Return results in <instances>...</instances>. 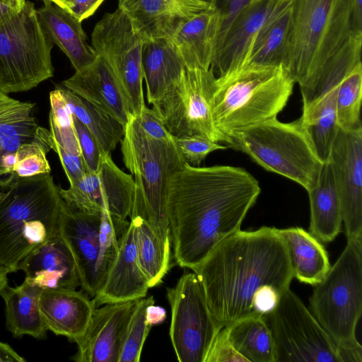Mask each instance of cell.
<instances>
[{
	"instance_id": "obj_46",
	"label": "cell",
	"mask_w": 362,
	"mask_h": 362,
	"mask_svg": "<svg viewBox=\"0 0 362 362\" xmlns=\"http://www.w3.org/2000/svg\"><path fill=\"white\" fill-rule=\"evenodd\" d=\"M250 1V0H211L210 6L216 9L221 15L220 29L225 27L230 21L237 11Z\"/></svg>"
},
{
	"instance_id": "obj_6",
	"label": "cell",
	"mask_w": 362,
	"mask_h": 362,
	"mask_svg": "<svg viewBox=\"0 0 362 362\" xmlns=\"http://www.w3.org/2000/svg\"><path fill=\"white\" fill-rule=\"evenodd\" d=\"M123 162L134 177L131 216L144 218L154 233L171 241L167 214L168 185L171 176L187 163L173 141L148 136L132 116L121 140Z\"/></svg>"
},
{
	"instance_id": "obj_4",
	"label": "cell",
	"mask_w": 362,
	"mask_h": 362,
	"mask_svg": "<svg viewBox=\"0 0 362 362\" xmlns=\"http://www.w3.org/2000/svg\"><path fill=\"white\" fill-rule=\"evenodd\" d=\"M285 69L307 93L353 33L349 0H288Z\"/></svg>"
},
{
	"instance_id": "obj_49",
	"label": "cell",
	"mask_w": 362,
	"mask_h": 362,
	"mask_svg": "<svg viewBox=\"0 0 362 362\" xmlns=\"http://www.w3.org/2000/svg\"><path fill=\"white\" fill-rule=\"evenodd\" d=\"M25 0H0V23L18 13Z\"/></svg>"
},
{
	"instance_id": "obj_16",
	"label": "cell",
	"mask_w": 362,
	"mask_h": 362,
	"mask_svg": "<svg viewBox=\"0 0 362 362\" xmlns=\"http://www.w3.org/2000/svg\"><path fill=\"white\" fill-rule=\"evenodd\" d=\"M328 161L341 201L346 238L362 237V129L339 128Z\"/></svg>"
},
{
	"instance_id": "obj_27",
	"label": "cell",
	"mask_w": 362,
	"mask_h": 362,
	"mask_svg": "<svg viewBox=\"0 0 362 362\" xmlns=\"http://www.w3.org/2000/svg\"><path fill=\"white\" fill-rule=\"evenodd\" d=\"M148 104L159 100L179 78L185 65L170 39L144 41L141 54Z\"/></svg>"
},
{
	"instance_id": "obj_57",
	"label": "cell",
	"mask_w": 362,
	"mask_h": 362,
	"mask_svg": "<svg viewBox=\"0 0 362 362\" xmlns=\"http://www.w3.org/2000/svg\"><path fill=\"white\" fill-rule=\"evenodd\" d=\"M204 1H209V2H210V1H211V0H204Z\"/></svg>"
},
{
	"instance_id": "obj_41",
	"label": "cell",
	"mask_w": 362,
	"mask_h": 362,
	"mask_svg": "<svg viewBox=\"0 0 362 362\" xmlns=\"http://www.w3.org/2000/svg\"><path fill=\"white\" fill-rule=\"evenodd\" d=\"M36 135L58 155L69 184L78 181L88 172L82 156L74 154L65 150L48 129L38 127Z\"/></svg>"
},
{
	"instance_id": "obj_2",
	"label": "cell",
	"mask_w": 362,
	"mask_h": 362,
	"mask_svg": "<svg viewBox=\"0 0 362 362\" xmlns=\"http://www.w3.org/2000/svg\"><path fill=\"white\" fill-rule=\"evenodd\" d=\"M261 188L245 169L187 163L170 177L167 214L174 258L194 269L223 238L240 229Z\"/></svg>"
},
{
	"instance_id": "obj_10",
	"label": "cell",
	"mask_w": 362,
	"mask_h": 362,
	"mask_svg": "<svg viewBox=\"0 0 362 362\" xmlns=\"http://www.w3.org/2000/svg\"><path fill=\"white\" fill-rule=\"evenodd\" d=\"M53 42L44 30L33 2L0 23V90H29L54 74Z\"/></svg>"
},
{
	"instance_id": "obj_37",
	"label": "cell",
	"mask_w": 362,
	"mask_h": 362,
	"mask_svg": "<svg viewBox=\"0 0 362 362\" xmlns=\"http://www.w3.org/2000/svg\"><path fill=\"white\" fill-rule=\"evenodd\" d=\"M34 103L0 119V154L16 152L33 141L39 127L33 115Z\"/></svg>"
},
{
	"instance_id": "obj_45",
	"label": "cell",
	"mask_w": 362,
	"mask_h": 362,
	"mask_svg": "<svg viewBox=\"0 0 362 362\" xmlns=\"http://www.w3.org/2000/svg\"><path fill=\"white\" fill-rule=\"evenodd\" d=\"M135 117L148 136L161 141H173V136L168 131L153 107L151 109L146 105L141 114Z\"/></svg>"
},
{
	"instance_id": "obj_40",
	"label": "cell",
	"mask_w": 362,
	"mask_h": 362,
	"mask_svg": "<svg viewBox=\"0 0 362 362\" xmlns=\"http://www.w3.org/2000/svg\"><path fill=\"white\" fill-rule=\"evenodd\" d=\"M50 148L36 134L35 139L21 145L16 151L14 172L19 177L50 173L47 154Z\"/></svg>"
},
{
	"instance_id": "obj_20",
	"label": "cell",
	"mask_w": 362,
	"mask_h": 362,
	"mask_svg": "<svg viewBox=\"0 0 362 362\" xmlns=\"http://www.w3.org/2000/svg\"><path fill=\"white\" fill-rule=\"evenodd\" d=\"M148 288V281L137 258L135 219L130 217L129 226L120 240L117 256L93 300L96 307L136 300L145 298Z\"/></svg>"
},
{
	"instance_id": "obj_56",
	"label": "cell",
	"mask_w": 362,
	"mask_h": 362,
	"mask_svg": "<svg viewBox=\"0 0 362 362\" xmlns=\"http://www.w3.org/2000/svg\"><path fill=\"white\" fill-rule=\"evenodd\" d=\"M3 192H0V197L2 196Z\"/></svg>"
},
{
	"instance_id": "obj_5",
	"label": "cell",
	"mask_w": 362,
	"mask_h": 362,
	"mask_svg": "<svg viewBox=\"0 0 362 362\" xmlns=\"http://www.w3.org/2000/svg\"><path fill=\"white\" fill-rule=\"evenodd\" d=\"M295 83L283 66L244 64L217 77L211 109L223 143L238 130L277 117Z\"/></svg>"
},
{
	"instance_id": "obj_50",
	"label": "cell",
	"mask_w": 362,
	"mask_h": 362,
	"mask_svg": "<svg viewBox=\"0 0 362 362\" xmlns=\"http://www.w3.org/2000/svg\"><path fill=\"white\" fill-rule=\"evenodd\" d=\"M340 362H362V347L361 344L354 346H337Z\"/></svg>"
},
{
	"instance_id": "obj_9",
	"label": "cell",
	"mask_w": 362,
	"mask_h": 362,
	"mask_svg": "<svg viewBox=\"0 0 362 362\" xmlns=\"http://www.w3.org/2000/svg\"><path fill=\"white\" fill-rule=\"evenodd\" d=\"M310 308L337 346L360 344L356 329L362 313V237L347 240L334 264L315 286Z\"/></svg>"
},
{
	"instance_id": "obj_30",
	"label": "cell",
	"mask_w": 362,
	"mask_h": 362,
	"mask_svg": "<svg viewBox=\"0 0 362 362\" xmlns=\"http://www.w3.org/2000/svg\"><path fill=\"white\" fill-rule=\"evenodd\" d=\"M290 16L291 8L287 0L255 35L241 66L253 64L285 68Z\"/></svg>"
},
{
	"instance_id": "obj_33",
	"label": "cell",
	"mask_w": 362,
	"mask_h": 362,
	"mask_svg": "<svg viewBox=\"0 0 362 362\" xmlns=\"http://www.w3.org/2000/svg\"><path fill=\"white\" fill-rule=\"evenodd\" d=\"M226 329L230 341L248 362H276L273 337L262 316L242 319Z\"/></svg>"
},
{
	"instance_id": "obj_21",
	"label": "cell",
	"mask_w": 362,
	"mask_h": 362,
	"mask_svg": "<svg viewBox=\"0 0 362 362\" xmlns=\"http://www.w3.org/2000/svg\"><path fill=\"white\" fill-rule=\"evenodd\" d=\"M62 85L117 119L124 127L132 116L115 74L100 56L97 55L91 64L76 71Z\"/></svg>"
},
{
	"instance_id": "obj_51",
	"label": "cell",
	"mask_w": 362,
	"mask_h": 362,
	"mask_svg": "<svg viewBox=\"0 0 362 362\" xmlns=\"http://www.w3.org/2000/svg\"><path fill=\"white\" fill-rule=\"evenodd\" d=\"M166 317V312L164 308L152 304L146 310V322L152 327L162 323Z\"/></svg>"
},
{
	"instance_id": "obj_38",
	"label": "cell",
	"mask_w": 362,
	"mask_h": 362,
	"mask_svg": "<svg viewBox=\"0 0 362 362\" xmlns=\"http://www.w3.org/2000/svg\"><path fill=\"white\" fill-rule=\"evenodd\" d=\"M49 132L67 151L81 155L73 114L59 86L49 93Z\"/></svg>"
},
{
	"instance_id": "obj_55",
	"label": "cell",
	"mask_w": 362,
	"mask_h": 362,
	"mask_svg": "<svg viewBox=\"0 0 362 362\" xmlns=\"http://www.w3.org/2000/svg\"><path fill=\"white\" fill-rule=\"evenodd\" d=\"M55 4L66 10L69 0H50Z\"/></svg>"
},
{
	"instance_id": "obj_12",
	"label": "cell",
	"mask_w": 362,
	"mask_h": 362,
	"mask_svg": "<svg viewBox=\"0 0 362 362\" xmlns=\"http://www.w3.org/2000/svg\"><path fill=\"white\" fill-rule=\"evenodd\" d=\"M216 78L211 68L185 66L179 78L152 104L173 136H202L223 143L214 127L211 109Z\"/></svg>"
},
{
	"instance_id": "obj_25",
	"label": "cell",
	"mask_w": 362,
	"mask_h": 362,
	"mask_svg": "<svg viewBox=\"0 0 362 362\" xmlns=\"http://www.w3.org/2000/svg\"><path fill=\"white\" fill-rule=\"evenodd\" d=\"M43 4L37 12L44 30L53 43L65 53L76 71L91 64L97 54L86 41L81 22L50 0H43Z\"/></svg>"
},
{
	"instance_id": "obj_54",
	"label": "cell",
	"mask_w": 362,
	"mask_h": 362,
	"mask_svg": "<svg viewBox=\"0 0 362 362\" xmlns=\"http://www.w3.org/2000/svg\"><path fill=\"white\" fill-rule=\"evenodd\" d=\"M8 270L0 265V291L8 284Z\"/></svg>"
},
{
	"instance_id": "obj_29",
	"label": "cell",
	"mask_w": 362,
	"mask_h": 362,
	"mask_svg": "<svg viewBox=\"0 0 362 362\" xmlns=\"http://www.w3.org/2000/svg\"><path fill=\"white\" fill-rule=\"evenodd\" d=\"M278 231L286 244L293 278L312 286L321 282L331 267L322 243L300 227Z\"/></svg>"
},
{
	"instance_id": "obj_18",
	"label": "cell",
	"mask_w": 362,
	"mask_h": 362,
	"mask_svg": "<svg viewBox=\"0 0 362 362\" xmlns=\"http://www.w3.org/2000/svg\"><path fill=\"white\" fill-rule=\"evenodd\" d=\"M136 300L95 308L83 334L74 341L76 362H118L124 337Z\"/></svg>"
},
{
	"instance_id": "obj_14",
	"label": "cell",
	"mask_w": 362,
	"mask_h": 362,
	"mask_svg": "<svg viewBox=\"0 0 362 362\" xmlns=\"http://www.w3.org/2000/svg\"><path fill=\"white\" fill-rule=\"evenodd\" d=\"M91 42L97 55L106 60L115 74L131 113L139 115L146 106L142 86L144 41L127 15L119 8L105 13L93 28Z\"/></svg>"
},
{
	"instance_id": "obj_35",
	"label": "cell",
	"mask_w": 362,
	"mask_h": 362,
	"mask_svg": "<svg viewBox=\"0 0 362 362\" xmlns=\"http://www.w3.org/2000/svg\"><path fill=\"white\" fill-rule=\"evenodd\" d=\"M362 34L352 33L347 41L325 65L308 93L302 96L303 107L325 93L339 86L343 78L361 64Z\"/></svg>"
},
{
	"instance_id": "obj_36",
	"label": "cell",
	"mask_w": 362,
	"mask_h": 362,
	"mask_svg": "<svg viewBox=\"0 0 362 362\" xmlns=\"http://www.w3.org/2000/svg\"><path fill=\"white\" fill-rule=\"evenodd\" d=\"M362 63L357 65L341 81L336 98L337 122L339 129L356 131L362 129Z\"/></svg>"
},
{
	"instance_id": "obj_47",
	"label": "cell",
	"mask_w": 362,
	"mask_h": 362,
	"mask_svg": "<svg viewBox=\"0 0 362 362\" xmlns=\"http://www.w3.org/2000/svg\"><path fill=\"white\" fill-rule=\"evenodd\" d=\"M104 0H69L66 10L82 22L93 15Z\"/></svg>"
},
{
	"instance_id": "obj_26",
	"label": "cell",
	"mask_w": 362,
	"mask_h": 362,
	"mask_svg": "<svg viewBox=\"0 0 362 362\" xmlns=\"http://www.w3.org/2000/svg\"><path fill=\"white\" fill-rule=\"evenodd\" d=\"M307 192L310 210V233L321 243H330L341 231L342 211L328 160L324 163L316 184Z\"/></svg>"
},
{
	"instance_id": "obj_24",
	"label": "cell",
	"mask_w": 362,
	"mask_h": 362,
	"mask_svg": "<svg viewBox=\"0 0 362 362\" xmlns=\"http://www.w3.org/2000/svg\"><path fill=\"white\" fill-rule=\"evenodd\" d=\"M220 13L211 6L182 23L170 40L187 68H211L221 25Z\"/></svg>"
},
{
	"instance_id": "obj_22",
	"label": "cell",
	"mask_w": 362,
	"mask_h": 362,
	"mask_svg": "<svg viewBox=\"0 0 362 362\" xmlns=\"http://www.w3.org/2000/svg\"><path fill=\"white\" fill-rule=\"evenodd\" d=\"M18 270L25 272V280L42 289L80 286L74 258L59 233L24 258Z\"/></svg>"
},
{
	"instance_id": "obj_48",
	"label": "cell",
	"mask_w": 362,
	"mask_h": 362,
	"mask_svg": "<svg viewBox=\"0 0 362 362\" xmlns=\"http://www.w3.org/2000/svg\"><path fill=\"white\" fill-rule=\"evenodd\" d=\"M352 31L362 34V0H349Z\"/></svg>"
},
{
	"instance_id": "obj_11",
	"label": "cell",
	"mask_w": 362,
	"mask_h": 362,
	"mask_svg": "<svg viewBox=\"0 0 362 362\" xmlns=\"http://www.w3.org/2000/svg\"><path fill=\"white\" fill-rule=\"evenodd\" d=\"M262 317L273 337L276 362H340L336 344L290 288Z\"/></svg>"
},
{
	"instance_id": "obj_15",
	"label": "cell",
	"mask_w": 362,
	"mask_h": 362,
	"mask_svg": "<svg viewBox=\"0 0 362 362\" xmlns=\"http://www.w3.org/2000/svg\"><path fill=\"white\" fill-rule=\"evenodd\" d=\"M132 175L119 169L110 155H105L96 172H87L67 189L59 186V193L67 204L86 213L111 215L126 219L130 216L134 194Z\"/></svg>"
},
{
	"instance_id": "obj_31",
	"label": "cell",
	"mask_w": 362,
	"mask_h": 362,
	"mask_svg": "<svg viewBox=\"0 0 362 362\" xmlns=\"http://www.w3.org/2000/svg\"><path fill=\"white\" fill-rule=\"evenodd\" d=\"M336 87L305 107L300 117L316 153L323 162L328 160L339 130L336 115Z\"/></svg>"
},
{
	"instance_id": "obj_28",
	"label": "cell",
	"mask_w": 362,
	"mask_h": 362,
	"mask_svg": "<svg viewBox=\"0 0 362 362\" xmlns=\"http://www.w3.org/2000/svg\"><path fill=\"white\" fill-rule=\"evenodd\" d=\"M42 288L27 280L19 286L8 284L0 291L6 308V329L13 337L29 335L37 339L46 337V329L40 311Z\"/></svg>"
},
{
	"instance_id": "obj_8",
	"label": "cell",
	"mask_w": 362,
	"mask_h": 362,
	"mask_svg": "<svg viewBox=\"0 0 362 362\" xmlns=\"http://www.w3.org/2000/svg\"><path fill=\"white\" fill-rule=\"evenodd\" d=\"M129 223L107 211L86 213L62 199L59 233L74 258L80 287L91 298L103 285Z\"/></svg>"
},
{
	"instance_id": "obj_43",
	"label": "cell",
	"mask_w": 362,
	"mask_h": 362,
	"mask_svg": "<svg viewBox=\"0 0 362 362\" xmlns=\"http://www.w3.org/2000/svg\"><path fill=\"white\" fill-rule=\"evenodd\" d=\"M75 129L81 153L89 172H96L105 156L93 135L74 115Z\"/></svg>"
},
{
	"instance_id": "obj_13",
	"label": "cell",
	"mask_w": 362,
	"mask_h": 362,
	"mask_svg": "<svg viewBox=\"0 0 362 362\" xmlns=\"http://www.w3.org/2000/svg\"><path fill=\"white\" fill-rule=\"evenodd\" d=\"M171 309L169 334L180 362H204L222 328L213 317L202 286L194 272L183 274L167 288Z\"/></svg>"
},
{
	"instance_id": "obj_3",
	"label": "cell",
	"mask_w": 362,
	"mask_h": 362,
	"mask_svg": "<svg viewBox=\"0 0 362 362\" xmlns=\"http://www.w3.org/2000/svg\"><path fill=\"white\" fill-rule=\"evenodd\" d=\"M51 173L17 177L0 197V265L18 271L30 252L59 233L62 198Z\"/></svg>"
},
{
	"instance_id": "obj_53",
	"label": "cell",
	"mask_w": 362,
	"mask_h": 362,
	"mask_svg": "<svg viewBox=\"0 0 362 362\" xmlns=\"http://www.w3.org/2000/svg\"><path fill=\"white\" fill-rule=\"evenodd\" d=\"M18 102L0 90V115L15 107Z\"/></svg>"
},
{
	"instance_id": "obj_23",
	"label": "cell",
	"mask_w": 362,
	"mask_h": 362,
	"mask_svg": "<svg viewBox=\"0 0 362 362\" xmlns=\"http://www.w3.org/2000/svg\"><path fill=\"white\" fill-rule=\"evenodd\" d=\"M39 307L47 331L74 342L85 332L96 305L82 289H43Z\"/></svg>"
},
{
	"instance_id": "obj_39",
	"label": "cell",
	"mask_w": 362,
	"mask_h": 362,
	"mask_svg": "<svg viewBox=\"0 0 362 362\" xmlns=\"http://www.w3.org/2000/svg\"><path fill=\"white\" fill-rule=\"evenodd\" d=\"M155 303L153 296L137 301L124 337L118 362H139L151 327L146 322L147 308Z\"/></svg>"
},
{
	"instance_id": "obj_1",
	"label": "cell",
	"mask_w": 362,
	"mask_h": 362,
	"mask_svg": "<svg viewBox=\"0 0 362 362\" xmlns=\"http://www.w3.org/2000/svg\"><path fill=\"white\" fill-rule=\"evenodd\" d=\"M192 270L222 327L272 311L293 278L284 238L267 226L229 235Z\"/></svg>"
},
{
	"instance_id": "obj_32",
	"label": "cell",
	"mask_w": 362,
	"mask_h": 362,
	"mask_svg": "<svg viewBox=\"0 0 362 362\" xmlns=\"http://www.w3.org/2000/svg\"><path fill=\"white\" fill-rule=\"evenodd\" d=\"M73 115L97 140L104 155H111L124 133L123 125L76 93L59 86Z\"/></svg>"
},
{
	"instance_id": "obj_44",
	"label": "cell",
	"mask_w": 362,
	"mask_h": 362,
	"mask_svg": "<svg viewBox=\"0 0 362 362\" xmlns=\"http://www.w3.org/2000/svg\"><path fill=\"white\" fill-rule=\"evenodd\" d=\"M204 362H248L230 341L226 327H222L215 337Z\"/></svg>"
},
{
	"instance_id": "obj_7",
	"label": "cell",
	"mask_w": 362,
	"mask_h": 362,
	"mask_svg": "<svg viewBox=\"0 0 362 362\" xmlns=\"http://www.w3.org/2000/svg\"><path fill=\"white\" fill-rule=\"evenodd\" d=\"M228 148L240 151L267 171L296 182L307 192L317 182L324 163L300 118L282 122L277 117L227 136Z\"/></svg>"
},
{
	"instance_id": "obj_19",
	"label": "cell",
	"mask_w": 362,
	"mask_h": 362,
	"mask_svg": "<svg viewBox=\"0 0 362 362\" xmlns=\"http://www.w3.org/2000/svg\"><path fill=\"white\" fill-rule=\"evenodd\" d=\"M209 6L204 0H118L144 42L170 39L182 23Z\"/></svg>"
},
{
	"instance_id": "obj_17",
	"label": "cell",
	"mask_w": 362,
	"mask_h": 362,
	"mask_svg": "<svg viewBox=\"0 0 362 362\" xmlns=\"http://www.w3.org/2000/svg\"><path fill=\"white\" fill-rule=\"evenodd\" d=\"M287 0H250L219 30L211 68L216 77L240 66L262 25Z\"/></svg>"
},
{
	"instance_id": "obj_42",
	"label": "cell",
	"mask_w": 362,
	"mask_h": 362,
	"mask_svg": "<svg viewBox=\"0 0 362 362\" xmlns=\"http://www.w3.org/2000/svg\"><path fill=\"white\" fill-rule=\"evenodd\" d=\"M174 142L186 163L198 166L211 152L228 147L202 136H173Z\"/></svg>"
},
{
	"instance_id": "obj_52",
	"label": "cell",
	"mask_w": 362,
	"mask_h": 362,
	"mask_svg": "<svg viewBox=\"0 0 362 362\" xmlns=\"http://www.w3.org/2000/svg\"><path fill=\"white\" fill-rule=\"evenodd\" d=\"M23 362L25 359L18 355L8 344L0 341V362Z\"/></svg>"
},
{
	"instance_id": "obj_34",
	"label": "cell",
	"mask_w": 362,
	"mask_h": 362,
	"mask_svg": "<svg viewBox=\"0 0 362 362\" xmlns=\"http://www.w3.org/2000/svg\"><path fill=\"white\" fill-rule=\"evenodd\" d=\"M136 222V248L139 267L150 288L163 282L170 262V241L159 238L139 216H131Z\"/></svg>"
}]
</instances>
